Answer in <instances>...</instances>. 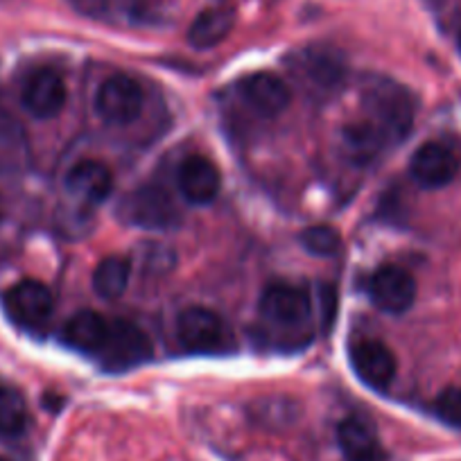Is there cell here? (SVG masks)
<instances>
[{
    "label": "cell",
    "mask_w": 461,
    "mask_h": 461,
    "mask_svg": "<svg viewBox=\"0 0 461 461\" xmlns=\"http://www.w3.org/2000/svg\"><path fill=\"white\" fill-rule=\"evenodd\" d=\"M365 121H369L387 143H401L414 127V97L402 84L387 77H375L362 91Z\"/></svg>",
    "instance_id": "6da1fadb"
},
{
    "label": "cell",
    "mask_w": 461,
    "mask_h": 461,
    "mask_svg": "<svg viewBox=\"0 0 461 461\" xmlns=\"http://www.w3.org/2000/svg\"><path fill=\"white\" fill-rule=\"evenodd\" d=\"M122 221L139 229L166 230L179 224V206L161 185H140L131 190L118 206Z\"/></svg>",
    "instance_id": "7a4b0ae2"
},
{
    "label": "cell",
    "mask_w": 461,
    "mask_h": 461,
    "mask_svg": "<svg viewBox=\"0 0 461 461\" xmlns=\"http://www.w3.org/2000/svg\"><path fill=\"white\" fill-rule=\"evenodd\" d=\"M176 332H179L181 344L190 353L217 356V353L230 351V346H233V332L226 326L224 319L202 305L185 308L179 314Z\"/></svg>",
    "instance_id": "3957f363"
},
{
    "label": "cell",
    "mask_w": 461,
    "mask_h": 461,
    "mask_svg": "<svg viewBox=\"0 0 461 461\" xmlns=\"http://www.w3.org/2000/svg\"><path fill=\"white\" fill-rule=\"evenodd\" d=\"M296 77L308 84L314 95H332L344 86L346 68L344 55L330 46H308L296 55L294 68Z\"/></svg>",
    "instance_id": "277c9868"
},
{
    "label": "cell",
    "mask_w": 461,
    "mask_h": 461,
    "mask_svg": "<svg viewBox=\"0 0 461 461\" xmlns=\"http://www.w3.org/2000/svg\"><path fill=\"white\" fill-rule=\"evenodd\" d=\"M258 310L265 323L278 328V330L294 332L308 323L312 303H310V296L303 287L278 283V285H269L263 292Z\"/></svg>",
    "instance_id": "5b68a950"
},
{
    "label": "cell",
    "mask_w": 461,
    "mask_h": 461,
    "mask_svg": "<svg viewBox=\"0 0 461 461\" xmlns=\"http://www.w3.org/2000/svg\"><path fill=\"white\" fill-rule=\"evenodd\" d=\"M145 95L140 84L130 75H111L95 93V109L109 125H130L140 115Z\"/></svg>",
    "instance_id": "8992f818"
},
{
    "label": "cell",
    "mask_w": 461,
    "mask_h": 461,
    "mask_svg": "<svg viewBox=\"0 0 461 461\" xmlns=\"http://www.w3.org/2000/svg\"><path fill=\"white\" fill-rule=\"evenodd\" d=\"M152 356V344L148 335L125 319L111 321L109 337L100 351V360L106 371H127L131 366H139Z\"/></svg>",
    "instance_id": "52a82bcc"
},
{
    "label": "cell",
    "mask_w": 461,
    "mask_h": 461,
    "mask_svg": "<svg viewBox=\"0 0 461 461\" xmlns=\"http://www.w3.org/2000/svg\"><path fill=\"white\" fill-rule=\"evenodd\" d=\"M3 303H5L7 317L16 326L28 328V330L43 326L55 308V299H52L48 285H43L41 281H32V278L16 283L5 294Z\"/></svg>",
    "instance_id": "ba28073f"
},
{
    "label": "cell",
    "mask_w": 461,
    "mask_h": 461,
    "mask_svg": "<svg viewBox=\"0 0 461 461\" xmlns=\"http://www.w3.org/2000/svg\"><path fill=\"white\" fill-rule=\"evenodd\" d=\"M461 161L455 149L438 140L423 143L410 161V175L423 188H443L459 175Z\"/></svg>",
    "instance_id": "9c48e42d"
},
{
    "label": "cell",
    "mask_w": 461,
    "mask_h": 461,
    "mask_svg": "<svg viewBox=\"0 0 461 461\" xmlns=\"http://www.w3.org/2000/svg\"><path fill=\"white\" fill-rule=\"evenodd\" d=\"M66 95L68 91H66L64 77L52 68H39L25 79L21 102L37 121H50L64 111Z\"/></svg>",
    "instance_id": "30bf717a"
},
{
    "label": "cell",
    "mask_w": 461,
    "mask_h": 461,
    "mask_svg": "<svg viewBox=\"0 0 461 461\" xmlns=\"http://www.w3.org/2000/svg\"><path fill=\"white\" fill-rule=\"evenodd\" d=\"M369 296L380 310L389 314H401L411 308L416 299V281L402 267L378 269L369 281Z\"/></svg>",
    "instance_id": "8fae6325"
},
{
    "label": "cell",
    "mask_w": 461,
    "mask_h": 461,
    "mask_svg": "<svg viewBox=\"0 0 461 461\" xmlns=\"http://www.w3.org/2000/svg\"><path fill=\"white\" fill-rule=\"evenodd\" d=\"M351 365L357 378L375 392H384L396 378V357L378 339L360 341L351 351Z\"/></svg>",
    "instance_id": "7c38bea8"
},
{
    "label": "cell",
    "mask_w": 461,
    "mask_h": 461,
    "mask_svg": "<svg viewBox=\"0 0 461 461\" xmlns=\"http://www.w3.org/2000/svg\"><path fill=\"white\" fill-rule=\"evenodd\" d=\"M176 185L184 199L190 203H211L215 202L221 190L220 167L206 157H188L181 161L176 170Z\"/></svg>",
    "instance_id": "4fadbf2b"
},
{
    "label": "cell",
    "mask_w": 461,
    "mask_h": 461,
    "mask_svg": "<svg viewBox=\"0 0 461 461\" xmlns=\"http://www.w3.org/2000/svg\"><path fill=\"white\" fill-rule=\"evenodd\" d=\"M240 95L245 97V102L251 109L258 111L260 115L272 118V115L283 113L290 106L292 88L276 73L260 70V73H254L242 79Z\"/></svg>",
    "instance_id": "5bb4252c"
},
{
    "label": "cell",
    "mask_w": 461,
    "mask_h": 461,
    "mask_svg": "<svg viewBox=\"0 0 461 461\" xmlns=\"http://www.w3.org/2000/svg\"><path fill=\"white\" fill-rule=\"evenodd\" d=\"M66 190L77 202L97 206L113 193V175L100 161H79L66 175Z\"/></svg>",
    "instance_id": "9a60e30c"
},
{
    "label": "cell",
    "mask_w": 461,
    "mask_h": 461,
    "mask_svg": "<svg viewBox=\"0 0 461 461\" xmlns=\"http://www.w3.org/2000/svg\"><path fill=\"white\" fill-rule=\"evenodd\" d=\"M111 330V319L93 312V310H82L73 314L64 328V339L70 348L86 356H100L102 346Z\"/></svg>",
    "instance_id": "2e32d148"
},
{
    "label": "cell",
    "mask_w": 461,
    "mask_h": 461,
    "mask_svg": "<svg viewBox=\"0 0 461 461\" xmlns=\"http://www.w3.org/2000/svg\"><path fill=\"white\" fill-rule=\"evenodd\" d=\"M337 443L346 461H380L383 447H380L378 434L366 420L344 419L337 428Z\"/></svg>",
    "instance_id": "e0dca14e"
},
{
    "label": "cell",
    "mask_w": 461,
    "mask_h": 461,
    "mask_svg": "<svg viewBox=\"0 0 461 461\" xmlns=\"http://www.w3.org/2000/svg\"><path fill=\"white\" fill-rule=\"evenodd\" d=\"M236 16L226 7H211L203 10L188 28V43L197 50H211L220 46L233 30Z\"/></svg>",
    "instance_id": "ac0fdd59"
},
{
    "label": "cell",
    "mask_w": 461,
    "mask_h": 461,
    "mask_svg": "<svg viewBox=\"0 0 461 461\" xmlns=\"http://www.w3.org/2000/svg\"><path fill=\"white\" fill-rule=\"evenodd\" d=\"M28 157L23 127L10 109L0 102V172L19 170Z\"/></svg>",
    "instance_id": "d6986e66"
},
{
    "label": "cell",
    "mask_w": 461,
    "mask_h": 461,
    "mask_svg": "<svg viewBox=\"0 0 461 461\" xmlns=\"http://www.w3.org/2000/svg\"><path fill=\"white\" fill-rule=\"evenodd\" d=\"M341 139H344V148L348 152V157L356 163H360V166L378 158L380 152L389 145L387 139L369 121L351 122L344 130Z\"/></svg>",
    "instance_id": "ffe728a7"
},
{
    "label": "cell",
    "mask_w": 461,
    "mask_h": 461,
    "mask_svg": "<svg viewBox=\"0 0 461 461\" xmlns=\"http://www.w3.org/2000/svg\"><path fill=\"white\" fill-rule=\"evenodd\" d=\"M131 278V263L122 256H109L93 272V290L100 299H121Z\"/></svg>",
    "instance_id": "44dd1931"
},
{
    "label": "cell",
    "mask_w": 461,
    "mask_h": 461,
    "mask_svg": "<svg viewBox=\"0 0 461 461\" xmlns=\"http://www.w3.org/2000/svg\"><path fill=\"white\" fill-rule=\"evenodd\" d=\"M28 428V402L14 387H0V434L19 437Z\"/></svg>",
    "instance_id": "7402d4cb"
},
{
    "label": "cell",
    "mask_w": 461,
    "mask_h": 461,
    "mask_svg": "<svg viewBox=\"0 0 461 461\" xmlns=\"http://www.w3.org/2000/svg\"><path fill=\"white\" fill-rule=\"evenodd\" d=\"M301 245L308 254L319 256V258H328V256L339 254L341 238L332 226H310L301 236Z\"/></svg>",
    "instance_id": "603a6c76"
},
{
    "label": "cell",
    "mask_w": 461,
    "mask_h": 461,
    "mask_svg": "<svg viewBox=\"0 0 461 461\" xmlns=\"http://www.w3.org/2000/svg\"><path fill=\"white\" fill-rule=\"evenodd\" d=\"M434 411L443 423L461 429V387H447L434 401Z\"/></svg>",
    "instance_id": "cb8c5ba5"
},
{
    "label": "cell",
    "mask_w": 461,
    "mask_h": 461,
    "mask_svg": "<svg viewBox=\"0 0 461 461\" xmlns=\"http://www.w3.org/2000/svg\"><path fill=\"white\" fill-rule=\"evenodd\" d=\"M5 215H7V208H5V199L0 197V221L5 220Z\"/></svg>",
    "instance_id": "d4e9b609"
},
{
    "label": "cell",
    "mask_w": 461,
    "mask_h": 461,
    "mask_svg": "<svg viewBox=\"0 0 461 461\" xmlns=\"http://www.w3.org/2000/svg\"><path fill=\"white\" fill-rule=\"evenodd\" d=\"M459 50H461V32H459Z\"/></svg>",
    "instance_id": "484cf974"
},
{
    "label": "cell",
    "mask_w": 461,
    "mask_h": 461,
    "mask_svg": "<svg viewBox=\"0 0 461 461\" xmlns=\"http://www.w3.org/2000/svg\"><path fill=\"white\" fill-rule=\"evenodd\" d=\"M0 461H7V459H3V456H0Z\"/></svg>",
    "instance_id": "4316f807"
}]
</instances>
